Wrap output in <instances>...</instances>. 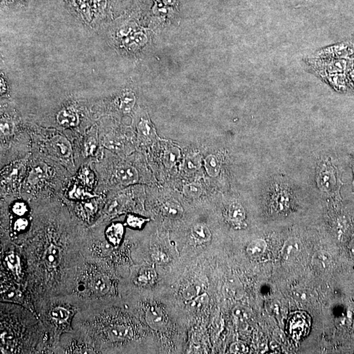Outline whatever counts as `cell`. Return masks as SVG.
I'll return each instance as SVG.
<instances>
[{
  "instance_id": "cell-1",
  "label": "cell",
  "mask_w": 354,
  "mask_h": 354,
  "mask_svg": "<svg viewBox=\"0 0 354 354\" xmlns=\"http://www.w3.org/2000/svg\"><path fill=\"white\" fill-rule=\"evenodd\" d=\"M342 171L336 161L327 157L318 162L315 182L318 189L330 198H340L342 186Z\"/></svg>"
},
{
  "instance_id": "cell-2",
  "label": "cell",
  "mask_w": 354,
  "mask_h": 354,
  "mask_svg": "<svg viewBox=\"0 0 354 354\" xmlns=\"http://www.w3.org/2000/svg\"><path fill=\"white\" fill-rule=\"evenodd\" d=\"M267 194L273 213H287L295 203V191L287 180L283 177H275L271 180Z\"/></svg>"
},
{
  "instance_id": "cell-3",
  "label": "cell",
  "mask_w": 354,
  "mask_h": 354,
  "mask_svg": "<svg viewBox=\"0 0 354 354\" xmlns=\"http://www.w3.org/2000/svg\"><path fill=\"white\" fill-rule=\"evenodd\" d=\"M310 327V319L306 313L297 311L292 313L289 321V330L292 338H302L306 335Z\"/></svg>"
},
{
  "instance_id": "cell-4",
  "label": "cell",
  "mask_w": 354,
  "mask_h": 354,
  "mask_svg": "<svg viewBox=\"0 0 354 354\" xmlns=\"http://www.w3.org/2000/svg\"><path fill=\"white\" fill-rule=\"evenodd\" d=\"M146 323L154 330H161L167 325V319L164 311L158 306L148 308L145 316Z\"/></svg>"
},
{
  "instance_id": "cell-5",
  "label": "cell",
  "mask_w": 354,
  "mask_h": 354,
  "mask_svg": "<svg viewBox=\"0 0 354 354\" xmlns=\"http://www.w3.org/2000/svg\"><path fill=\"white\" fill-rule=\"evenodd\" d=\"M115 177L119 182L124 185L134 184L139 180V173L134 167L122 165L115 171Z\"/></svg>"
},
{
  "instance_id": "cell-6",
  "label": "cell",
  "mask_w": 354,
  "mask_h": 354,
  "mask_svg": "<svg viewBox=\"0 0 354 354\" xmlns=\"http://www.w3.org/2000/svg\"><path fill=\"white\" fill-rule=\"evenodd\" d=\"M90 289L95 294L99 296L106 294L110 289V283L107 277L103 274L91 275L89 282Z\"/></svg>"
},
{
  "instance_id": "cell-7",
  "label": "cell",
  "mask_w": 354,
  "mask_h": 354,
  "mask_svg": "<svg viewBox=\"0 0 354 354\" xmlns=\"http://www.w3.org/2000/svg\"><path fill=\"white\" fill-rule=\"evenodd\" d=\"M302 249V243L299 239L291 237L284 243L281 254L284 260H290L297 256Z\"/></svg>"
},
{
  "instance_id": "cell-8",
  "label": "cell",
  "mask_w": 354,
  "mask_h": 354,
  "mask_svg": "<svg viewBox=\"0 0 354 354\" xmlns=\"http://www.w3.org/2000/svg\"><path fill=\"white\" fill-rule=\"evenodd\" d=\"M331 262V256L325 251L316 252L311 258V264L313 268L319 272H327L330 268Z\"/></svg>"
},
{
  "instance_id": "cell-9",
  "label": "cell",
  "mask_w": 354,
  "mask_h": 354,
  "mask_svg": "<svg viewBox=\"0 0 354 354\" xmlns=\"http://www.w3.org/2000/svg\"><path fill=\"white\" fill-rule=\"evenodd\" d=\"M107 334L114 341H124L132 338V329L129 326L124 325H112L108 328Z\"/></svg>"
},
{
  "instance_id": "cell-10",
  "label": "cell",
  "mask_w": 354,
  "mask_h": 354,
  "mask_svg": "<svg viewBox=\"0 0 354 354\" xmlns=\"http://www.w3.org/2000/svg\"><path fill=\"white\" fill-rule=\"evenodd\" d=\"M52 145L54 146L57 153L63 158H69L71 156L73 149L69 140L65 137L57 135L52 140Z\"/></svg>"
},
{
  "instance_id": "cell-11",
  "label": "cell",
  "mask_w": 354,
  "mask_h": 354,
  "mask_svg": "<svg viewBox=\"0 0 354 354\" xmlns=\"http://www.w3.org/2000/svg\"><path fill=\"white\" fill-rule=\"evenodd\" d=\"M124 234V226L121 223H113L106 232L108 240L112 245L117 247L123 238Z\"/></svg>"
},
{
  "instance_id": "cell-12",
  "label": "cell",
  "mask_w": 354,
  "mask_h": 354,
  "mask_svg": "<svg viewBox=\"0 0 354 354\" xmlns=\"http://www.w3.org/2000/svg\"><path fill=\"white\" fill-rule=\"evenodd\" d=\"M57 122L65 127H73L78 126L79 118L78 114L72 110H64L57 116Z\"/></svg>"
},
{
  "instance_id": "cell-13",
  "label": "cell",
  "mask_w": 354,
  "mask_h": 354,
  "mask_svg": "<svg viewBox=\"0 0 354 354\" xmlns=\"http://www.w3.org/2000/svg\"><path fill=\"white\" fill-rule=\"evenodd\" d=\"M48 175V168L46 164L38 163L33 167L29 173L28 181L31 184H36L45 179Z\"/></svg>"
},
{
  "instance_id": "cell-14",
  "label": "cell",
  "mask_w": 354,
  "mask_h": 354,
  "mask_svg": "<svg viewBox=\"0 0 354 354\" xmlns=\"http://www.w3.org/2000/svg\"><path fill=\"white\" fill-rule=\"evenodd\" d=\"M229 220L234 223H241L245 219L246 213L244 208L240 203L233 202L231 203L228 210Z\"/></svg>"
},
{
  "instance_id": "cell-15",
  "label": "cell",
  "mask_w": 354,
  "mask_h": 354,
  "mask_svg": "<svg viewBox=\"0 0 354 354\" xmlns=\"http://www.w3.org/2000/svg\"><path fill=\"white\" fill-rule=\"evenodd\" d=\"M267 243L266 241L262 239H257L252 241L247 245V253L251 257L256 258L262 256L266 251Z\"/></svg>"
},
{
  "instance_id": "cell-16",
  "label": "cell",
  "mask_w": 354,
  "mask_h": 354,
  "mask_svg": "<svg viewBox=\"0 0 354 354\" xmlns=\"http://www.w3.org/2000/svg\"><path fill=\"white\" fill-rule=\"evenodd\" d=\"M204 162L205 168L210 177H217L221 169V164L217 157L209 155L205 159Z\"/></svg>"
},
{
  "instance_id": "cell-17",
  "label": "cell",
  "mask_w": 354,
  "mask_h": 354,
  "mask_svg": "<svg viewBox=\"0 0 354 354\" xmlns=\"http://www.w3.org/2000/svg\"><path fill=\"white\" fill-rule=\"evenodd\" d=\"M156 277V272L154 268L146 267L141 269L137 275L136 281L140 285H148L153 283Z\"/></svg>"
},
{
  "instance_id": "cell-18",
  "label": "cell",
  "mask_w": 354,
  "mask_h": 354,
  "mask_svg": "<svg viewBox=\"0 0 354 354\" xmlns=\"http://www.w3.org/2000/svg\"><path fill=\"white\" fill-rule=\"evenodd\" d=\"M195 239L200 242H207L211 238V233L208 227L203 224H198L192 230Z\"/></svg>"
},
{
  "instance_id": "cell-19",
  "label": "cell",
  "mask_w": 354,
  "mask_h": 354,
  "mask_svg": "<svg viewBox=\"0 0 354 354\" xmlns=\"http://www.w3.org/2000/svg\"><path fill=\"white\" fill-rule=\"evenodd\" d=\"M165 213L169 217L177 218L183 213V209L177 201L170 200L167 201L163 207Z\"/></svg>"
},
{
  "instance_id": "cell-20",
  "label": "cell",
  "mask_w": 354,
  "mask_h": 354,
  "mask_svg": "<svg viewBox=\"0 0 354 354\" xmlns=\"http://www.w3.org/2000/svg\"><path fill=\"white\" fill-rule=\"evenodd\" d=\"M71 312L63 307L58 306L52 309L50 311L51 319L57 323H62L69 319Z\"/></svg>"
},
{
  "instance_id": "cell-21",
  "label": "cell",
  "mask_w": 354,
  "mask_h": 354,
  "mask_svg": "<svg viewBox=\"0 0 354 354\" xmlns=\"http://www.w3.org/2000/svg\"><path fill=\"white\" fill-rule=\"evenodd\" d=\"M201 164V159L200 155L192 154L186 158L185 162H184V167L188 171L194 172L200 168Z\"/></svg>"
},
{
  "instance_id": "cell-22",
  "label": "cell",
  "mask_w": 354,
  "mask_h": 354,
  "mask_svg": "<svg viewBox=\"0 0 354 354\" xmlns=\"http://www.w3.org/2000/svg\"><path fill=\"white\" fill-rule=\"evenodd\" d=\"M232 314L239 321H247L252 316L251 309L243 305H237L232 309Z\"/></svg>"
},
{
  "instance_id": "cell-23",
  "label": "cell",
  "mask_w": 354,
  "mask_h": 354,
  "mask_svg": "<svg viewBox=\"0 0 354 354\" xmlns=\"http://www.w3.org/2000/svg\"><path fill=\"white\" fill-rule=\"evenodd\" d=\"M180 157V150L176 147H171L167 150L164 156L165 164L168 167L173 166Z\"/></svg>"
},
{
  "instance_id": "cell-24",
  "label": "cell",
  "mask_w": 354,
  "mask_h": 354,
  "mask_svg": "<svg viewBox=\"0 0 354 354\" xmlns=\"http://www.w3.org/2000/svg\"><path fill=\"white\" fill-rule=\"evenodd\" d=\"M202 192V188L200 184L198 183H190L186 184L183 187V193L186 197L190 198H198Z\"/></svg>"
},
{
  "instance_id": "cell-25",
  "label": "cell",
  "mask_w": 354,
  "mask_h": 354,
  "mask_svg": "<svg viewBox=\"0 0 354 354\" xmlns=\"http://www.w3.org/2000/svg\"><path fill=\"white\" fill-rule=\"evenodd\" d=\"M97 146V133L91 132L85 140L84 152L86 156H90L95 152Z\"/></svg>"
},
{
  "instance_id": "cell-26",
  "label": "cell",
  "mask_w": 354,
  "mask_h": 354,
  "mask_svg": "<svg viewBox=\"0 0 354 354\" xmlns=\"http://www.w3.org/2000/svg\"><path fill=\"white\" fill-rule=\"evenodd\" d=\"M135 98L132 93H127L122 97L120 102V109L124 113H128L135 105Z\"/></svg>"
},
{
  "instance_id": "cell-27",
  "label": "cell",
  "mask_w": 354,
  "mask_h": 354,
  "mask_svg": "<svg viewBox=\"0 0 354 354\" xmlns=\"http://www.w3.org/2000/svg\"><path fill=\"white\" fill-rule=\"evenodd\" d=\"M139 131L142 137L146 140H149L152 137V128L151 124L148 121L143 120L139 124Z\"/></svg>"
},
{
  "instance_id": "cell-28",
  "label": "cell",
  "mask_w": 354,
  "mask_h": 354,
  "mask_svg": "<svg viewBox=\"0 0 354 354\" xmlns=\"http://www.w3.org/2000/svg\"><path fill=\"white\" fill-rule=\"evenodd\" d=\"M8 266L10 269L17 273L21 270L20 258L17 254L11 253L7 256Z\"/></svg>"
},
{
  "instance_id": "cell-29",
  "label": "cell",
  "mask_w": 354,
  "mask_h": 354,
  "mask_svg": "<svg viewBox=\"0 0 354 354\" xmlns=\"http://www.w3.org/2000/svg\"><path fill=\"white\" fill-rule=\"evenodd\" d=\"M266 310L271 315L278 316L281 314V306L278 301L271 300L266 303Z\"/></svg>"
},
{
  "instance_id": "cell-30",
  "label": "cell",
  "mask_w": 354,
  "mask_h": 354,
  "mask_svg": "<svg viewBox=\"0 0 354 354\" xmlns=\"http://www.w3.org/2000/svg\"><path fill=\"white\" fill-rule=\"evenodd\" d=\"M293 296L299 302H309L312 298V293L308 290L300 289L293 292Z\"/></svg>"
},
{
  "instance_id": "cell-31",
  "label": "cell",
  "mask_w": 354,
  "mask_h": 354,
  "mask_svg": "<svg viewBox=\"0 0 354 354\" xmlns=\"http://www.w3.org/2000/svg\"><path fill=\"white\" fill-rule=\"evenodd\" d=\"M200 292V288L197 285H189L184 288L182 294L186 300H192L196 298Z\"/></svg>"
},
{
  "instance_id": "cell-32",
  "label": "cell",
  "mask_w": 354,
  "mask_h": 354,
  "mask_svg": "<svg viewBox=\"0 0 354 354\" xmlns=\"http://www.w3.org/2000/svg\"><path fill=\"white\" fill-rule=\"evenodd\" d=\"M145 218L138 217L136 215H129L127 218V224L133 228H140L145 223Z\"/></svg>"
},
{
  "instance_id": "cell-33",
  "label": "cell",
  "mask_w": 354,
  "mask_h": 354,
  "mask_svg": "<svg viewBox=\"0 0 354 354\" xmlns=\"http://www.w3.org/2000/svg\"><path fill=\"white\" fill-rule=\"evenodd\" d=\"M1 132L3 133L5 136H10L14 133V123L10 120V119L4 118L1 120Z\"/></svg>"
},
{
  "instance_id": "cell-34",
  "label": "cell",
  "mask_w": 354,
  "mask_h": 354,
  "mask_svg": "<svg viewBox=\"0 0 354 354\" xmlns=\"http://www.w3.org/2000/svg\"><path fill=\"white\" fill-rule=\"evenodd\" d=\"M230 351L232 353H247L249 352V347L244 342H236L231 344Z\"/></svg>"
},
{
  "instance_id": "cell-35",
  "label": "cell",
  "mask_w": 354,
  "mask_h": 354,
  "mask_svg": "<svg viewBox=\"0 0 354 354\" xmlns=\"http://www.w3.org/2000/svg\"><path fill=\"white\" fill-rule=\"evenodd\" d=\"M70 196L71 198L73 199H83L86 198V197H91V195L86 194V192H85L83 188L79 187V186H75L73 187V190L71 191L70 193Z\"/></svg>"
},
{
  "instance_id": "cell-36",
  "label": "cell",
  "mask_w": 354,
  "mask_h": 354,
  "mask_svg": "<svg viewBox=\"0 0 354 354\" xmlns=\"http://www.w3.org/2000/svg\"><path fill=\"white\" fill-rule=\"evenodd\" d=\"M80 179L82 181L84 182L85 184L88 186H91L93 183V173L91 171L89 170L88 169H83L81 175H80Z\"/></svg>"
},
{
  "instance_id": "cell-37",
  "label": "cell",
  "mask_w": 354,
  "mask_h": 354,
  "mask_svg": "<svg viewBox=\"0 0 354 354\" xmlns=\"http://www.w3.org/2000/svg\"><path fill=\"white\" fill-rule=\"evenodd\" d=\"M13 212L19 217H23L26 214L28 209L26 204L23 202H17L13 206Z\"/></svg>"
},
{
  "instance_id": "cell-38",
  "label": "cell",
  "mask_w": 354,
  "mask_h": 354,
  "mask_svg": "<svg viewBox=\"0 0 354 354\" xmlns=\"http://www.w3.org/2000/svg\"><path fill=\"white\" fill-rule=\"evenodd\" d=\"M152 258L156 263L158 264H165L169 261V256L162 251H155L152 254Z\"/></svg>"
},
{
  "instance_id": "cell-39",
  "label": "cell",
  "mask_w": 354,
  "mask_h": 354,
  "mask_svg": "<svg viewBox=\"0 0 354 354\" xmlns=\"http://www.w3.org/2000/svg\"><path fill=\"white\" fill-rule=\"evenodd\" d=\"M208 300V295L206 293H204L194 298V300L192 302V306L195 308H200L206 304Z\"/></svg>"
},
{
  "instance_id": "cell-40",
  "label": "cell",
  "mask_w": 354,
  "mask_h": 354,
  "mask_svg": "<svg viewBox=\"0 0 354 354\" xmlns=\"http://www.w3.org/2000/svg\"><path fill=\"white\" fill-rule=\"evenodd\" d=\"M29 226V221L27 218H20L17 220L14 223V230L17 232H21L26 230Z\"/></svg>"
},
{
  "instance_id": "cell-41",
  "label": "cell",
  "mask_w": 354,
  "mask_h": 354,
  "mask_svg": "<svg viewBox=\"0 0 354 354\" xmlns=\"http://www.w3.org/2000/svg\"><path fill=\"white\" fill-rule=\"evenodd\" d=\"M349 252L351 258H354V239L351 241L349 245Z\"/></svg>"
},
{
  "instance_id": "cell-42",
  "label": "cell",
  "mask_w": 354,
  "mask_h": 354,
  "mask_svg": "<svg viewBox=\"0 0 354 354\" xmlns=\"http://www.w3.org/2000/svg\"><path fill=\"white\" fill-rule=\"evenodd\" d=\"M350 165L351 168L352 169L353 179L352 182L353 189L354 190V156H352L350 158Z\"/></svg>"
}]
</instances>
